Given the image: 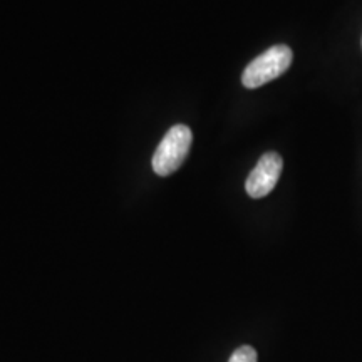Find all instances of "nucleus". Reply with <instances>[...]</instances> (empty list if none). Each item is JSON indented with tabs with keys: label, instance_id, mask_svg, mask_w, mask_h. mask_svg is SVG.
Segmentation results:
<instances>
[{
	"label": "nucleus",
	"instance_id": "7ed1b4c3",
	"mask_svg": "<svg viewBox=\"0 0 362 362\" xmlns=\"http://www.w3.org/2000/svg\"><path fill=\"white\" fill-rule=\"evenodd\" d=\"M284 161L279 153H265L257 163L255 168L248 175L245 189L248 197L252 198H264L275 188L277 181L282 175Z\"/></svg>",
	"mask_w": 362,
	"mask_h": 362
},
{
	"label": "nucleus",
	"instance_id": "f257e3e1",
	"mask_svg": "<svg viewBox=\"0 0 362 362\" xmlns=\"http://www.w3.org/2000/svg\"><path fill=\"white\" fill-rule=\"evenodd\" d=\"M192 129L185 124L171 128L153 155V170L160 176H170L183 165L192 148Z\"/></svg>",
	"mask_w": 362,
	"mask_h": 362
},
{
	"label": "nucleus",
	"instance_id": "20e7f679",
	"mask_svg": "<svg viewBox=\"0 0 362 362\" xmlns=\"http://www.w3.org/2000/svg\"><path fill=\"white\" fill-rule=\"evenodd\" d=\"M228 362H257V352L250 346H242L233 352Z\"/></svg>",
	"mask_w": 362,
	"mask_h": 362
},
{
	"label": "nucleus",
	"instance_id": "f03ea898",
	"mask_svg": "<svg viewBox=\"0 0 362 362\" xmlns=\"http://www.w3.org/2000/svg\"><path fill=\"white\" fill-rule=\"evenodd\" d=\"M292 51L287 45L280 44L270 47L269 51L260 54L245 67L242 83L247 89H257L270 81L277 79L292 64Z\"/></svg>",
	"mask_w": 362,
	"mask_h": 362
}]
</instances>
